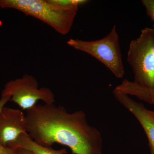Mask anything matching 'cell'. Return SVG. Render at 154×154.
Segmentation results:
<instances>
[{"label":"cell","instance_id":"cell-1","mask_svg":"<svg viewBox=\"0 0 154 154\" xmlns=\"http://www.w3.org/2000/svg\"><path fill=\"white\" fill-rule=\"evenodd\" d=\"M27 134L36 143L68 147L72 154H102L103 140L99 130L88 123L83 110L69 113L62 106L36 105L26 110Z\"/></svg>","mask_w":154,"mask_h":154},{"label":"cell","instance_id":"cell-2","mask_svg":"<svg viewBox=\"0 0 154 154\" xmlns=\"http://www.w3.org/2000/svg\"><path fill=\"white\" fill-rule=\"evenodd\" d=\"M0 8L21 11L41 20L63 35L70 31L78 10L58 5L50 0H0Z\"/></svg>","mask_w":154,"mask_h":154},{"label":"cell","instance_id":"cell-3","mask_svg":"<svg viewBox=\"0 0 154 154\" xmlns=\"http://www.w3.org/2000/svg\"><path fill=\"white\" fill-rule=\"evenodd\" d=\"M127 61L134 75L135 83L154 89V29L144 28L139 37L131 40Z\"/></svg>","mask_w":154,"mask_h":154},{"label":"cell","instance_id":"cell-4","mask_svg":"<svg viewBox=\"0 0 154 154\" xmlns=\"http://www.w3.org/2000/svg\"><path fill=\"white\" fill-rule=\"evenodd\" d=\"M67 44L77 50L90 54L101 62L118 79L124 77L125 69L119 42L114 25L107 36L101 39L85 41L71 38Z\"/></svg>","mask_w":154,"mask_h":154},{"label":"cell","instance_id":"cell-5","mask_svg":"<svg viewBox=\"0 0 154 154\" xmlns=\"http://www.w3.org/2000/svg\"><path fill=\"white\" fill-rule=\"evenodd\" d=\"M1 95L11 96V101L26 110L35 106L38 100L46 104H54L55 101V96L50 89L38 88L36 78L28 74L6 83Z\"/></svg>","mask_w":154,"mask_h":154},{"label":"cell","instance_id":"cell-6","mask_svg":"<svg viewBox=\"0 0 154 154\" xmlns=\"http://www.w3.org/2000/svg\"><path fill=\"white\" fill-rule=\"evenodd\" d=\"M27 134L25 113L19 109L4 107L0 113V144L7 146Z\"/></svg>","mask_w":154,"mask_h":154},{"label":"cell","instance_id":"cell-7","mask_svg":"<svg viewBox=\"0 0 154 154\" xmlns=\"http://www.w3.org/2000/svg\"><path fill=\"white\" fill-rule=\"evenodd\" d=\"M113 92L115 99L134 116L141 125L148 140L151 153L154 154V120L149 114L148 110L128 95L115 90Z\"/></svg>","mask_w":154,"mask_h":154},{"label":"cell","instance_id":"cell-8","mask_svg":"<svg viewBox=\"0 0 154 154\" xmlns=\"http://www.w3.org/2000/svg\"><path fill=\"white\" fill-rule=\"evenodd\" d=\"M7 146L11 149H26L35 154H67L66 149L55 150L51 147H45L40 145L32 139L28 134L20 135L14 141L8 143Z\"/></svg>","mask_w":154,"mask_h":154},{"label":"cell","instance_id":"cell-9","mask_svg":"<svg viewBox=\"0 0 154 154\" xmlns=\"http://www.w3.org/2000/svg\"><path fill=\"white\" fill-rule=\"evenodd\" d=\"M51 2L64 7L79 9L80 6L88 3L87 0H50Z\"/></svg>","mask_w":154,"mask_h":154},{"label":"cell","instance_id":"cell-10","mask_svg":"<svg viewBox=\"0 0 154 154\" xmlns=\"http://www.w3.org/2000/svg\"><path fill=\"white\" fill-rule=\"evenodd\" d=\"M143 5L148 17L154 22V0H142Z\"/></svg>","mask_w":154,"mask_h":154},{"label":"cell","instance_id":"cell-11","mask_svg":"<svg viewBox=\"0 0 154 154\" xmlns=\"http://www.w3.org/2000/svg\"><path fill=\"white\" fill-rule=\"evenodd\" d=\"M141 100L154 105V89L146 88Z\"/></svg>","mask_w":154,"mask_h":154},{"label":"cell","instance_id":"cell-12","mask_svg":"<svg viewBox=\"0 0 154 154\" xmlns=\"http://www.w3.org/2000/svg\"><path fill=\"white\" fill-rule=\"evenodd\" d=\"M0 154H16L14 149L0 144Z\"/></svg>","mask_w":154,"mask_h":154},{"label":"cell","instance_id":"cell-13","mask_svg":"<svg viewBox=\"0 0 154 154\" xmlns=\"http://www.w3.org/2000/svg\"><path fill=\"white\" fill-rule=\"evenodd\" d=\"M11 96H2L0 99V113L7 102L11 101Z\"/></svg>","mask_w":154,"mask_h":154},{"label":"cell","instance_id":"cell-14","mask_svg":"<svg viewBox=\"0 0 154 154\" xmlns=\"http://www.w3.org/2000/svg\"><path fill=\"white\" fill-rule=\"evenodd\" d=\"M15 150L16 154H35L32 152L25 149H13Z\"/></svg>","mask_w":154,"mask_h":154},{"label":"cell","instance_id":"cell-15","mask_svg":"<svg viewBox=\"0 0 154 154\" xmlns=\"http://www.w3.org/2000/svg\"><path fill=\"white\" fill-rule=\"evenodd\" d=\"M148 113L149 115L154 120V111L148 110Z\"/></svg>","mask_w":154,"mask_h":154},{"label":"cell","instance_id":"cell-16","mask_svg":"<svg viewBox=\"0 0 154 154\" xmlns=\"http://www.w3.org/2000/svg\"><path fill=\"white\" fill-rule=\"evenodd\" d=\"M153 28H154V24L153 26Z\"/></svg>","mask_w":154,"mask_h":154}]
</instances>
